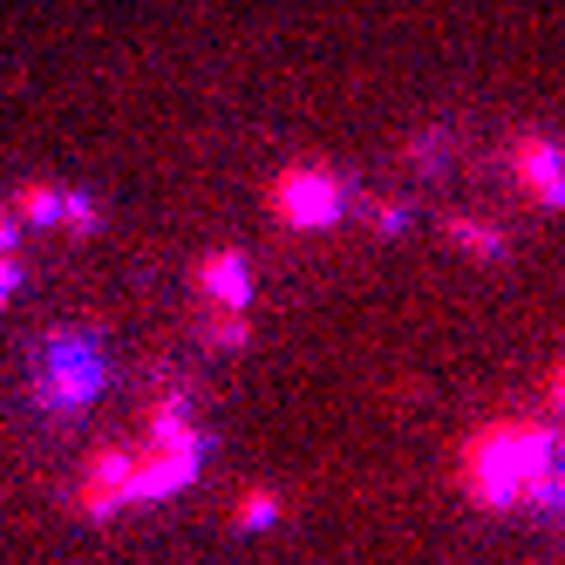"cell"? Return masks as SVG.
Returning a JSON list of instances; mask_svg holds the SVG:
<instances>
[{
	"instance_id": "5",
	"label": "cell",
	"mask_w": 565,
	"mask_h": 565,
	"mask_svg": "<svg viewBox=\"0 0 565 565\" xmlns=\"http://www.w3.org/2000/svg\"><path fill=\"white\" fill-rule=\"evenodd\" d=\"M450 238H457V246H470L477 259H498V253H504V246H498V232H491V225H470V218H457Z\"/></svg>"
},
{
	"instance_id": "6",
	"label": "cell",
	"mask_w": 565,
	"mask_h": 565,
	"mask_svg": "<svg viewBox=\"0 0 565 565\" xmlns=\"http://www.w3.org/2000/svg\"><path fill=\"white\" fill-rule=\"evenodd\" d=\"M273 518H279V498H266V491H259V498H246V504H238V524H246V532H266Z\"/></svg>"
},
{
	"instance_id": "7",
	"label": "cell",
	"mask_w": 565,
	"mask_h": 565,
	"mask_svg": "<svg viewBox=\"0 0 565 565\" xmlns=\"http://www.w3.org/2000/svg\"><path fill=\"white\" fill-rule=\"evenodd\" d=\"M8 287H14V266H8V259H0V300H8Z\"/></svg>"
},
{
	"instance_id": "3",
	"label": "cell",
	"mask_w": 565,
	"mask_h": 565,
	"mask_svg": "<svg viewBox=\"0 0 565 565\" xmlns=\"http://www.w3.org/2000/svg\"><path fill=\"white\" fill-rule=\"evenodd\" d=\"M518 178L539 205H565V150L545 143V137H524L518 143Z\"/></svg>"
},
{
	"instance_id": "2",
	"label": "cell",
	"mask_w": 565,
	"mask_h": 565,
	"mask_svg": "<svg viewBox=\"0 0 565 565\" xmlns=\"http://www.w3.org/2000/svg\"><path fill=\"white\" fill-rule=\"evenodd\" d=\"M273 212L287 225H334L341 218V184L320 178V171H287L273 191Z\"/></svg>"
},
{
	"instance_id": "4",
	"label": "cell",
	"mask_w": 565,
	"mask_h": 565,
	"mask_svg": "<svg viewBox=\"0 0 565 565\" xmlns=\"http://www.w3.org/2000/svg\"><path fill=\"white\" fill-rule=\"evenodd\" d=\"M198 279H205V294H212L218 307H232V313L253 300V273H246V259H238V253H212Z\"/></svg>"
},
{
	"instance_id": "1",
	"label": "cell",
	"mask_w": 565,
	"mask_h": 565,
	"mask_svg": "<svg viewBox=\"0 0 565 565\" xmlns=\"http://www.w3.org/2000/svg\"><path fill=\"white\" fill-rule=\"evenodd\" d=\"M552 463V436L545 429H498V436H483L477 450H470V483H477V498L504 511L524 483H539Z\"/></svg>"
},
{
	"instance_id": "8",
	"label": "cell",
	"mask_w": 565,
	"mask_h": 565,
	"mask_svg": "<svg viewBox=\"0 0 565 565\" xmlns=\"http://www.w3.org/2000/svg\"><path fill=\"white\" fill-rule=\"evenodd\" d=\"M552 395H558V409H565V382H558V388H552Z\"/></svg>"
}]
</instances>
